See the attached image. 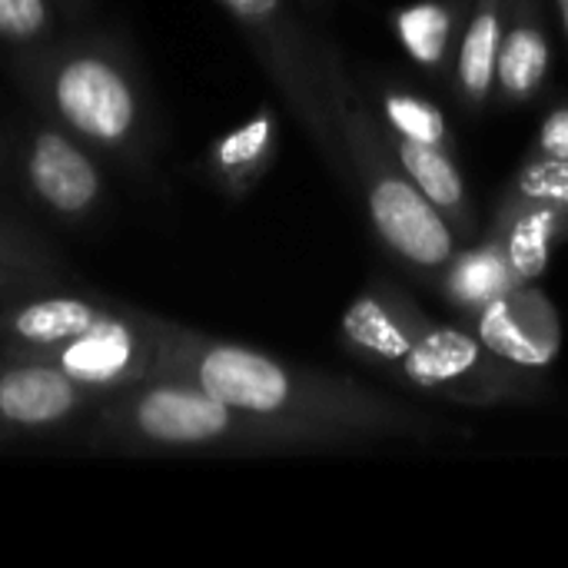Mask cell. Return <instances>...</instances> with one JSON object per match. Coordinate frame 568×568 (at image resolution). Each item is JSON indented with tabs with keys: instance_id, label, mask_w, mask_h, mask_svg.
<instances>
[{
	"instance_id": "obj_1",
	"label": "cell",
	"mask_w": 568,
	"mask_h": 568,
	"mask_svg": "<svg viewBox=\"0 0 568 568\" xmlns=\"http://www.w3.org/2000/svg\"><path fill=\"white\" fill-rule=\"evenodd\" d=\"M200 386L226 406L310 433L336 449H359L379 443H443L459 436V426L386 389L366 386L353 376L290 363L256 346L213 339L190 326L156 316V369Z\"/></svg>"
},
{
	"instance_id": "obj_2",
	"label": "cell",
	"mask_w": 568,
	"mask_h": 568,
	"mask_svg": "<svg viewBox=\"0 0 568 568\" xmlns=\"http://www.w3.org/2000/svg\"><path fill=\"white\" fill-rule=\"evenodd\" d=\"M339 346L393 386L463 409L529 406L549 396L536 369L496 356L473 329L436 323L396 280L373 276L339 320Z\"/></svg>"
},
{
	"instance_id": "obj_3",
	"label": "cell",
	"mask_w": 568,
	"mask_h": 568,
	"mask_svg": "<svg viewBox=\"0 0 568 568\" xmlns=\"http://www.w3.org/2000/svg\"><path fill=\"white\" fill-rule=\"evenodd\" d=\"M20 83L47 120L100 156L146 170L156 156V106L146 80L116 37L73 33L20 53Z\"/></svg>"
},
{
	"instance_id": "obj_4",
	"label": "cell",
	"mask_w": 568,
	"mask_h": 568,
	"mask_svg": "<svg viewBox=\"0 0 568 568\" xmlns=\"http://www.w3.org/2000/svg\"><path fill=\"white\" fill-rule=\"evenodd\" d=\"M320 63L329 116L353 170V193H363L379 243L406 266L439 276L459 250V233L406 176L386 143L383 120L326 33H320Z\"/></svg>"
},
{
	"instance_id": "obj_5",
	"label": "cell",
	"mask_w": 568,
	"mask_h": 568,
	"mask_svg": "<svg viewBox=\"0 0 568 568\" xmlns=\"http://www.w3.org/2000/svg\"><path fill=\"white\" fill-rule=\"evenodd\" d=\"M90 443L116 453H210V456H300L326 453L310 433L246 416L200 386L150 376L97 403Z\"/></svg>"
},
{
	"instance_id": "obj_6",
	"label": "cell",
	"mask_w": 568,
	"mask_h": 568,
	"mask_svg": "<svg viewBox=\"0 0 568 568\" xmlns=\"http://www.w3.org/2000/svg\"><path fill=\"white\" fill-rule=\"evenodd\" d=\"M216 3L240 23L263 70L280 90L283 103L303 123L320 156L329 163L339 183L353 190V170L326 103L320 33L306 27L303 10L293 0H216Z\"/></svg>"
},
{
	"instance_id": "obj_7",
	"label": "cell",
	"mask_w": 568,
	"mask_h": 568,
	"mask_svg": "<svg viewBox=\"0 0 568 568\" xmlns=\"http://www.w3.org/2000/svg\"><path fill=\"white\" fill-rule=\"evenodd\" d=\"M20 183L47 216L73 226L90 220L106 200V176L97 150L53 120L33 123L23 133Z\"/></svg>"
},
{
	"instance_id": "obj_8",
	"label": "cell",
	"mask_w": 568,
	"mask_h": 568,
	"mask_svg": "<svg viewBox=\"0 0 568 568\" xmlns=\"http://www.w3.org/2000/svg\"><path fill=\"white\" fill-rule=\"evenodd\" d=\"M23 353V349H20ZM60 366L93 396L106 399L153 376L156 369V316L140 310L113 306V313L90 333L53 346L47 353H30Z\"/></svg>"
},
{
	"instance_id": "obj_9",
	"label": "cell",
	"mask_w": 568,
	"mask_h": 568,
	"mask_svg": "<svg viewBox=\"0 0 568 568\" xmlns=\"http://www.w3.org/2000/svg\"><path fill=\"white\" fill-rule=\"evenodd\" d=\"M100 396L83 389L50 359L10 349L0 356V439L53 433L87 409H97Z\"/></svg>"
},
{
	"instance_id": "obj_10",
	"label": "cell",
	"mask_w": 568,
	"mask_h": 568,
	"mask_svg": "<svg viewBox=\"0 0 568 568\" xmlns=\"http://www.w3.org/2000/svg\"><path fill=\"white\" fill-rule=\"evenodd\" d=\"M469 329L523 369L539 373L562 353V316L539 283L509 286L469 320Z\"/></svg>"
},
{
	"instance_id": "obj_11",
	"label": "cell",
	"mask_w": 568,
	"mask_h": 568,
	"mask_svg": "<svg viewBox=\"0 0 568 568\" xmlns=\"http://www.w3.org/2000/svg\"><path fill=\"white\" fill-rule=\"evenodd\" d=\"M552 70V40L539 0H509L506 30L496 57L493 100L499 106H523L542 93Z\"/></svg>"
},
{
	"instance_id": "obj_12",
	"label": "cell",
	"mask_w": 568,
	"mask_h": 568,
	"mask_svg": "<svg viewBox=\"0 0 568 568\" xmlns=\"http://www.w3.org/2000/svg\"><path fill=\"white\" fill-rule=\"evenodd\" d=\"M280 153V113L260 103L240 126L220 133L203 153V176L233 203L246 200Z\"/></svg>"
},
{
	"instance_id": "obj_13",
	"label": "cell",
	"mask_w": 568,
	"mask_h": 568,
	"mask_svg": "<svg viewBox=\"0 0 568 568\" xmlns=\"http://www.w3.org/2000/svg\"><path fill=\"white\" fill-rule=\"evenodd\" d=\"M113 313L110 303L80 296V293H43L17 300L0 313V339L10 349L47 353L63 346L93 326H100Z\"/></svg>"
},
{
	"instance_id": "obj_14",
	"label": "cell",
	"mask_w": 568,
	"mask_h": 568,
	"mask_svg": "<svg viewBox=\"0 0 568 568\" xmlns=\"http://www.w3.org/2000/svg\"><path fill=\"white\" fill-rule=\"evenodd\" d=\"M506 13H509V0H473L456 40V53L446 80L459 106L473 116L483 113L493 100L496 57L506 30Z\"/></svg>"
},
{
	"instance_id": "obj_15",
	"label": "cell",
	"mask_w": 568,
	"mask_h": 568,
	"mask_svg": "<svg viewBox=\"0 0 568 568\" xmlns=\"http://www.w3.org/2000/svg\"><path fill=\"white\" fill-rule=\"evenodd\" d=\"M386 143H389L393 156L399 160V166L406 170V176L416 183V190L446 216V223L459 233V240H473L479 230V216H476L469 183L456 163V153L443 150V146L406 140L389 130H386Z\"/></svg>"
},
{
	"instance_id": "obj_16",
	"label": "cell",
	"mask_w": 568,
	"mask_h": 568,
	"mask_svg": "<svg viewBox=\"0 0 568 568\" xmlns=\"http://www.w3.org/2000/svg\"><path fill=\"white\" fill-rule=\"evenodd\" d=\"M486 230L503 240L516 283H539L549 270L552 250L568 240V213L546 203H526L493 213Z\"/></svg>"
},
{
	"instance_id": "obj_17",
	"label": "cell",
	"mask_w": 568,
	"mask_h": 568,
	"mask_svg": "<svg viewBox=\"0 0 568 568\" xmlns=\"http://www.w3.org/2000/svg\"><path fill=\"white\" fill-rule=\"evenodd\" d=\"M436 283H439V296L466 320H473L486 303H493L499 293L516 286V276L506 263L503 240L486 230L483 243L456 250V256L446 263Z\"/></svg>"
},
{
	"instance_id": "obj_18",
	"label": "cell",
	"mask_w": 568,
	"mask_h": 568,
	"mask_svg": "<svg viewBox=\"0 0 568 568\" xmlns=\"http://www.w3.org/2000/svg\"><path fill=\"white\" fill-rule=\"evenodd\" d=\"M469 7L473 0H426V3L399 7L393 13V27L416 63H423L429 73L449 77L456 40Z\"/></svg>"
},
{
	"instance_id": "obj_19",
	"label": "cell",
	"mask_w": 568,
	"mask_h": 568,
	"mask_svg": "<svg viewBox=\"0 0 568 568\" xmlns=\"http://www.w3.org/2000/svg\"><path fill=\"white\" fill-rule=\"evenodd\" d=\"M366 100L373 103L376 116L383 120V126L389 133H399L406 140H416V143H429V146H443V150H453L459 153L456 146V133L446 120V113L426 100L423 93H416L413 87H403L396 80H386V77H369L366 83Z\"/></svg>"
},
{
	"instance_id": "obj_20",
	"label": "cell",
	"mask_w": 568,
	"mask_h": 568,
	"mask_svg": "<svg viewBox=\"0 0 568 568\" xmlns=\"http://www.w3.org/2000/svg\"><path fill=\"white\" fill-rule=\"evenodd\" d=\"M526 203H546V206H556V210L568 213V160L529 153L523 160V166L503 186L493 213L516 210Z\"/></svg>"
},
{
	"instance_id": "obj_21",
	"label": "cell",
	"mask_w": 568,
	"mask_h": 568,
	"mask_svg": "<svg viewBox=\"0 0 568 568\" xmlns=\"http://www.w3.org/2000/svg\"><path fill=\"white\" fill-rule=\"evenodd\" d=\"M57 0H0V43L30 53L57 40Z\"/></svg>"
},
{
	"instance_id": "obj_22",
	"label": "cell",
	"mask_w": 568,
	"mask_h": 568,
	"mask_svg": "<svg viewBox=\"0 0 568 568\" xmlns=\"http://www.w3.org/2000/svg\"><path fill=\"white\" fill-rule=\"evenodd\" d=\"M0 266L33 276L43 286L60 280V260L47 246V240L7 216H0Z\"/></svg>"
},
{
	"instance_id": "obj_23",
	"label": "cell",
	"mask_w": 568,
	"mask_h": 568,
	"mask_svg": "<svg viewBox=\"0 0 568 568\" xmlns=\"http://www.w3.org/2000/svg\"><path fill=\"white\" fill-rule=\"evenodd\" d=\"M532 153L568 160V103H556L542 116V123L532 136Z\"/></svg>"
},
{
	"instance_id": "obj_24",
	"label": "cell",
	"mask_w": 568,
	"mask_h": 568,
	"mask_svg": "<svg viewBox=\"0 0 568 568\" xmlns=\"http://www.w3.org/2000/svg\"><path fill=\"white\" fill-rule=\"evenodd\" d=\"M43 283H37L33 276H23L17 270L0 266V296H13V293H27V290H40Z\"/></svg>"
},
{
	"instance_id": "obj_25",
	"label": "cell",
	"mask_w": 568,
	"mask_h": 568,
	"mask_svg": "<svg viewBox=\"0 0 568 568\" xmlns=\"http://www.w3.org/2000/svg\"><path fill=\"white\" fill-rule=\"evenodd\" d=\"M60 17H67L70 23H80L93 13V0H57Z\"/></svg>"
},
{
	"instance_id": "obj_26",
	"label": "cell",
	"mask_w": 568,
	"mask_h": 568,
	"mask_svg": "<svg viewBox=\"0 0 568 568\" xmlns=\"http://www.w3.org/2000/svg\"><path fill=\"white\" fill-rule=\"evenodd\" d=\"M300 10H306V13H323V10H329L333 7V0H293Z\"/></svg>"
},
{
	"instance_id": "obj_27",
	"label": "cell",
	"mask_w": 568,
	"mask_h": 568,
	"mask_svg": "<svg viewBox=\"0 0 568 568\" xmlns=\"http://www.w3.org/2000/svg\"><path fill=\"white\" fill-rule=\"evenodd\" d=\"M552 7L559 13V23H562V33H566L568 40V0H552Z\"/></svg>"
}]
</instances>
